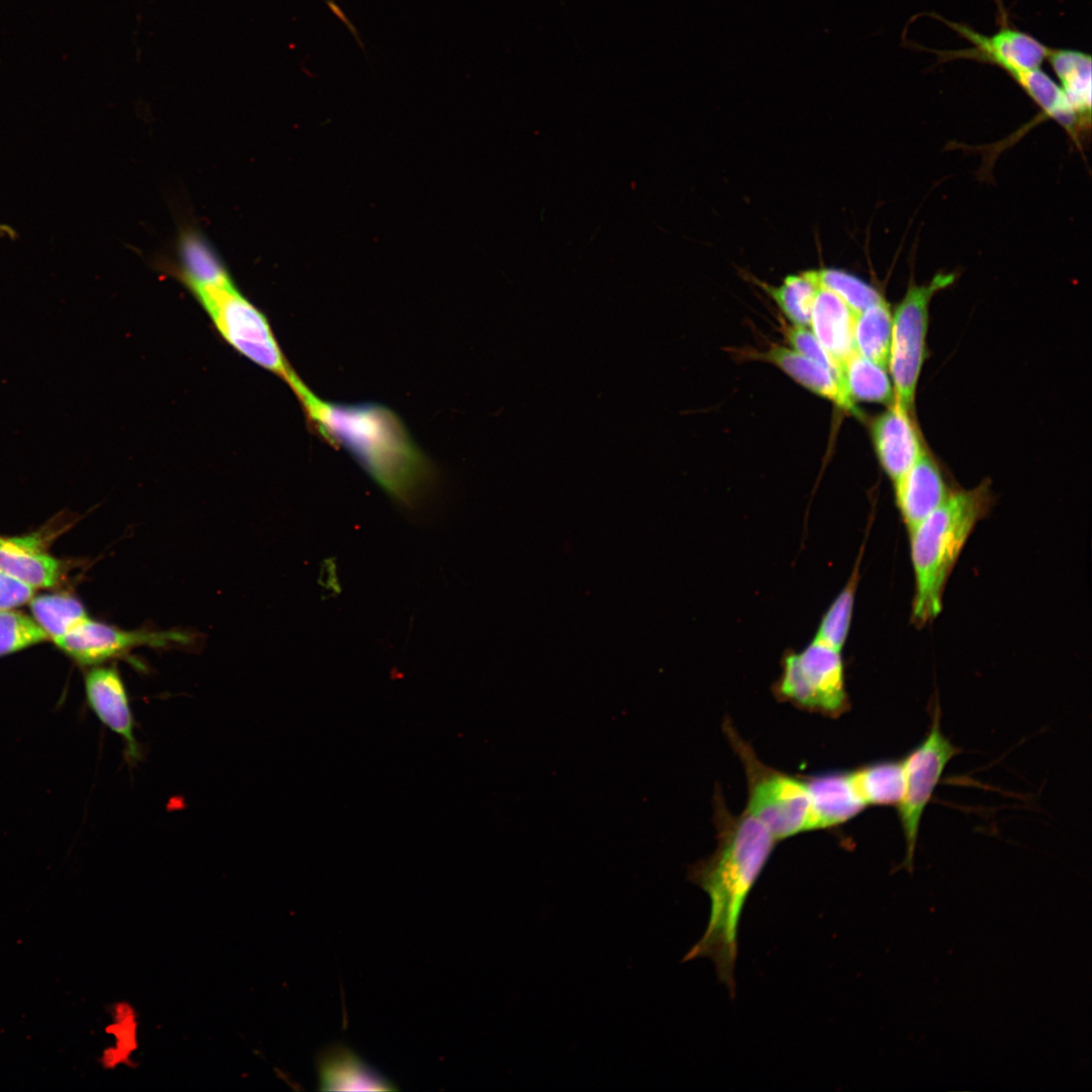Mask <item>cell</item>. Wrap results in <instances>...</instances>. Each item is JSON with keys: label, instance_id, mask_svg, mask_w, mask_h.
Wrapping results in <instances>:
<instances>
[{"label": "cell", "instance_id": "1", "mask_svg": "<svg viewBox=\"0 0 1092 1092\" xmlns=\"http://www.w3.org/2000/svg\"><path fill=\"white\" fill-rule=\"evenodd\" d=\"M717 846L707 858L688 869V879L703 889L711 901L705 933L681 962L708 958L718 978L734 995L739 918L776 845L768 830L743 811L732 814L717 788L713 798Z\"/></svg>", "mask_w": 1092, "mask_h": 1092}, {"label": "cell", "instance_id": "2", "mask_svg": "<svg viewBox=\"0 0 1092 1092\" xmlns=\"http://www.w3.org/2000/svg\"><path fill=\"white\" fill-rule=\"evenodd\" d=\"M287 384L316 434L346 450L397 504L407 509L420 504L434 481V471L393 411L375 402L322 399L296 374Z\"/></svg>", "mask_w": 1092, "mask_h": 1092}, {"label": "cell", "instance_id": "3", "mask_svg": "<svg viewBox=\"0 0 1092 1092\" xmlns=\"http://www.w3.org/2000/svg\"><path fill=\"white\" fill-rule=\"evenodd\" d=\"M168 268L230 346L287 383L295 372L268 318L238 288L217 252L198 230L188 226L180 232L176 260Z\"/></svg>", "mask_w": 1092, "mask_h": 1092}, {"label": "cell", "instance_id": "4", "mask_svg": "<svg viewBox=\"0 0 1092 1092\" xmlns=\"http://www.w3.org/2000/svg\"><path fill=\"white\" fill-rule=\"evenodd\" d=\"M990 486L952 491L908 533L914 573L911 621L923 627L939 615L947 579L976 525L992 506Z\"/></svg>", "mask_w": 1092, "mask_h": 1092}, {"label": "cell", "instance_id": "5", "mask_svg": "<svg viewBox=\"0 0 1092 1092\" xmlns=\"http://www.w3.org/2000/svg\"><path fill=\"white\" fill-rule=\"evenodd\" d=\"M722 729L744 768L748 793L744 811L757 819L777 842L810 830V799L803 778L759 760L730 719H724Z\"/></svg>", "mask_w": 1092, "mask_h": 1092}, {"label": "cell", "instance_id": "6", "mask_svg": "<svg viewBox=\"0 0 1092 1092\" xmlns=\"http://www.w3.org/2000/svg\"><path fill=\"white\" fill-rule=\"evenodd\" d=\"M772 693L782 702L836 718L849 709L841 650L813 639L802 651L788 649Z\"/></svg>", "mask_w": 1092, "mask_h": 1092}, {"label": "cell", "instance_id": "7", "mask_svg": "<svg viewBox=\"0 0 1092 1092\" xmlns=\"http://www.w3.org/2000/svg\"><path fill=\"white\" fill-rule=\"evenodd\" d=\"M953 280L951 273H938L926 284H909L893 315L888 364L895 399L910 413L924 360L929 304L934 294Z\"/></svg>", "mask_w": 1092, "mask_h": 1092}, {"label": "cell", "instance_id": "8", "mask_svg": "<svg viewBox=\"0 0 1092 1092\" xmlns=\"http://www.w3.org/2000/svg\"><path fill=\"white\" fill-rule=\"evenodd\" d=\"M957 748L940 728L936 706L932 723L924 739L902 759L904 792L897 811L905 838V856L900 868L912 873L921 818L935 788Z\"/></svg>", "mask_w": 1092, "mask_h": 1092}, {"label": "cell", "instance_id": "9", "mask_svg": "<svg viewBox=\"0 0 1092 1092\" xmlns=\"http://www.w3.org/2000/svg\"><path fill=\"white\" fill-rule=\"evenodd\" d=\"M190 641L191 637L181 631H126L87 616L55 643L76 662L94 665L126 654L135 647L163 648L185 645Z\"/></svg>", "mask_w": 1092, "mask_h": 1092}, {"label": "cell", "instance_id": "10", "mask_svg": "<svg viewBox=\"0 0 1092 1092\" xmlns=\"http://www.w3.org/2000/svg\"><path fill=\"white\" fill-rule=\"evenodd\" d=\"M943 21L973 43L972 49L953 53L958 57L996 65L1005 72L1013 69H1037L1046 59V46L1006 22H1003L994 34L984 35L965 24Z\"/></svg>", "mask_w": 1092, "mask_h": 1092}, {"label": "cell", "instance_id": "11", "mask_svg": "<svg viewBox=\"0 0 1092 1092\" xmlns=\"http://www.w3.org/2000/svg\"><path fill=\"white\" fill-rule=\"evenodd\" d=\"M88 705L98 719L122 737L129 762L140 759L141 750L134 737V721L128 696L118 670L114 666H96L85 676Z\"/></svg>", "mask_w": 1092, "mask_h": 1092}, {"label": "cell", "instance_id": "12", "mask_svg": "<svg viewBox=\"0 0 1092 1092\" xmlns=\"http://www.w3.org/2000/svg\"><path fill=\"white\" fill-rule=\"evenodd\" d=\"M910 412L896 399L879 416L872 427L880 463L895 483L924 452Z\"/></svg>", "mask_w": 1092, "mask_h": 1092}, {"label": "cell", "instance_id": "13", "mask_svg": "<svg viewBox=\"0 0 1092 1092\" xmlns=\"http://www.w3.org/2000/svg\"><path fill=\"white\" fill-rule=\"evenodd\" d=\"M802 778L810 799V830L841 825L868 807L854 787L851 770Z\"/></svg>", "mask_w": 1092, "mask_h": 1092}, {"label": "cell", "instance_id": "14", "mask_svg": "<svg viewBox=\"0 0 1092 1092\" xmlns=\"http://www.w3.org/2000/svg\"><path fill=\"white\" fill-rule=\"evenodd\" d=\"M894 484L897 507L907 533L953 491L946 485L936 463L925 452Z\"/></svg>", "mask_w": 1092, "mask_h": 1092}, {"label": "cell", "instance_id": "15", "mask_svg": "<svg viewBox=\"0 0 1092 1092\" xmlns=\"http://www.w3.org/2000/svg\"><path fill=\"white\" fill-rule=\"evenodd\" d=\"M320 1089L395 1090V1085L343 1044L326 1048L317 1058Z\"/></svg>", "mask_w": 1092, "mask_h": 1092}, {"label": "cell", "instance_id": "16", "mask_svg": "<svg viewBox=\"0 0 1092 1092\" xmlns=\"http://www.w3.org/2000/svg\"><path fill=\"white\" fill-rule=\"evenodd\" d=\"M0 569L35 589L55 586L62 575L60 560L32 536H0Z\"/></svg>", "mask_w": 1092, "mask_h": 1092}, {"label": "cell", "instance_id": "17", "mask_svg": "<svg viewBox=\"0 0 1092 1092\" xmlns=\"http://www.w3.org/2000/svg\"><path fill=\"white\" fill-rule=\"evenodd\" d=\"M853 310L834 292L820 286L810 326L826 351L843 367L856 353Z\"/></svg>", "mask_w": 1092, "mask_h": 1092}, {"label": "cell", "instance_id": "18", "mask_svg": "<svg viewBox=\"0 0 1092 1092\" xmlns=\"http://www.w3.org/2000/svg\"><path fill=\"white\" fill-rule=\"evenodd\" d=\"M763 357L814 393L848 412L856 413L854 401L848 395L844 385L819 363L794 349L779 345L771 347Z\"/></svg>", "mask_w": 1092, "mask_h": 1092}, {"label": "cell", "instance_id": "19", "mask_svg": "<svg viewBox=\"0 0 1092 1092\" xmlns=\"http://www.w3.org/2000/svg\"><path fill=\"white\" fill-rule=\"evenodd\" d=\"M1046 59L1083 129H1088L1091 119V56L1075 50L1049 48Z\"/></svg>", "mask_w": 1092, "mask_h": 1092}, {"label": "cell", "instance_id": "20", "mask_svg": "<svg viewBox=\"0 0 1092 1092\" xmlns=\"http://www.w3.org/2000/svg\"><path fill=\"white\" fill-rule=\"evenodd\" d=\"M854 787L867 806H895L904 792L902 759L881 760L851 770Z\"/></svg>", "mask_w": 1092, "mask_h": 1092}, {"label": "cell", "instance_id": "21", "mask_svg": "<svg viewBox=\"0 0 1092 1092\" xmlns=\"http://www.w3.org/2000/svg\"><path fill=\"white\" fill-rule=\"evenodd\" d=\"M893 316L882 297L855 315L854 344L856 352L887 367L890 356Z\"/></svg>", "mask_w": 1092, "mask_h": 1092}, {"label": "cell", "instance_id": "22", "mask_svg": "<svg viewBox=\"0 0 1092 1092\" xmlns=\"http://www.w3.org/2000/svg\"><path fill=\"white\" fill-rule=\"evenodd\" d=\"M818 270H806L791 274L778 286L765 289L784 314L795 325H810L812 310L820 289Z\"/></svg>", "mask_w": 1092, "mask_h": 1092}, {"label": "cell", "instance_id": "23", "mask_svg": "<svg viewBox=\"0 0 1092 1092\" xmlns=\"http://www.w3.org/2000/svg\"><path fill=\"white\" fill-rule=\"evenodd\" d=\"M843 378L846 391L853 401L891 404L895 399L886 368L857 352L844 363Z\"/></svg>", "mask_w": 1092, "mask_h": 1092}, {"label": "cell", "instance_id": "24", "mask_svg": "<svg viewBox=\"0 0 1092 1092\" xmlns=\"http://www.w3.org/2000/svg\"><path fill=\"white\" fill-rule=\"evenodd\" d=\"M864 543L848 581L822 616L814 639L841 650L849 633Z\"/></svg>", "mask_w": 1092, "mask_h": 1092}, {"label": "cell", "instance_id": "25", "mask_svg": "<svg viewBox=\"0 0 1092 1092\" xmlns=\"http://www.w3.org/2000/svg\"><path fill=\"white\" fill-rule=\"evenodd\" d=\"M28 604L32 619L54 642L88 616L79 600L65 594L33 597Z\"/></svg>", "mask_w": 1092, "mask_h": 1092}, {"label": "cell", "instance_id": "26", "mask_svg": "<svg viewBox=\"0 0 1092 1092\" xmlns=\"http://www.w3.org/2000/svg\"><path fill=\"white\" fill-rule=\"evenodd\" d=\"M818 276L821 286L839 296L855 314L883 297L876 288L843 270L822 268Z\"/></svg>", "mask_w": 1092, "mask_h": 1092}, {"label": "cell", "instance_id": "27", "mask_svg": "<svg viewBox=\"0 0 1092 1092\" xmlns=\"http://www.w3.org/2000/svg\"><path fill=\"white\" fill-rule=\"evenodd\" d=\"M47 634L35 621L22 613L0 611V656L46 641Z\"/></svg>", "mask_w": 1092, "mask_h": 1092}, {"label": "cell", "instance_id": "28", "mask_svg": "<svg viewBox=\"0 0 1092 1092\" xmlns=\"http://www.w3.org/2000/svg\"><path fill=\"white\" fill-rule=\"evenodd\" d=\"M786 337L795 351L827 368L844 385L843 367L826 351L812 331L794 325L787 330Z\"/></svg>", "mask_w": 1092, "mask_h": 1092}, {"label": "cell", "instance_id": "29", "mask_svg": "<svg viewBox=\"0 0 1092 1092\" xmlns=\"http://www.w3.org/2000/svg\"><path fill=\"white\" fill-rule=\"evenodd\" d=\"M35 588L0 569V611H11L28 604Z\"/></svg>", "mask_w": 1092, "mask_h": 1092}, {"label": "cell", "instance_id": "30", "mask_svg": "<svg viewBox=\"0 0 1092 1092\" xmlns=\"http://www.w3.org/2000/svg\"><path fill=\"white\" fill-rule=\"evenodd\" d=\"M0 236L1 237L7 236L12 240H14L17 237L16 232L11 226H9L7 224H4V223H0Z\"/></svg>", "mask_w": 1092, "mask_h": 1092}]
</instances>
